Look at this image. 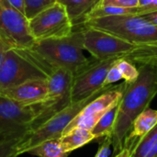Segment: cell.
<instances>
[{
	"label": "cell",
	"mask_w": 157,
	"mask_h": 157,
	"mask_svg": "<svg viewBox=\"0 0 157 157\" xmlns=\"http://www.w3.org/2000/svg\"><path fill=\"white\" fill-rule=\"evenodd\" d=\"M121 15H138L139 16V10H138V7L125 8V7H119V6H98L89 14L86 20L91 19V18H97V17H109V16H121Z\"/></svg>",
	"instance_id": "20"
},
{
	"label": "cell",
	"mask_w": 157,
	"mask_h": 157,
	"mask_svg": "<svg viewBox=\"0 0 157 157\" xmlns=\"http://www.w3.org/2000/svg\"><path fill=\"white\" fill-rule=\"evenodd\" d=\"M9 49H11V48L8 46V44L6 42V40L0 35V68H1V66L3 64V62H4L6 53V52Z\"/></svg>",
	"instance_id": "28"
},
{
	"label": "cell",
	"mask_w": 157,
	"mask_h": 157,
	"mask_svg": "<svg viewBox=\"0 0 157 157\" xmlns=\"http://www.w3.org/2000/svg\"><path fill=\"white\" fill-rule=\"evenodd\" d=\"M0 35L10 48H31L35 43L29 19L6 0H0Z\"/></svg>",
	"instance_id": "10"
},
{
	"label": "cell",
	"mask_w": 157,
	"mask_h": 157,
	"mask_svg": "<svg viewBox=\"0 0 157 157\" xmlns=\"http://www.w3.org/2000/svg\"><path fill=\"white\" fill-rule=\"evenodd\" d=\"M95 137L88 130L75 128L63 134L60 138V144L65 153H71L94 140Z\"/></svg>",
	"instance_id": "15"
},
{
	"label": "cell",
	"mask_w": 157,
	"mask_h": 157,
	"mask_svg": "<svg viewBox=\"0 0 157 157\" xmlns=\"http://www.w3.org/2000/svg\"><path fill=\"white\" fill-rule=\"evenodd\" d=\"M117 59L95 60L91 65L75 75L72 87V103L81 101L105 87L104 81L108 71Z\"/></svg>",
	"instance_id": "11"
},
{
	"label": "cell",
	"mask_w": 157,
	"mask_h": 157,
	"mask_svg": "<svg viewBox=\"0 0 157 157\" xmlns=\"http://www.w3.org/2000/svg\"><path fill=\"white\" fill-rule=\"evenodd\" d=\"M76 28H93L111 33L135 45L157 40V26L138 15L91 18Z\"/></svg>",
	"instance_id": "4"
},
{
	"label": "cell",
	"mask_w": 157,
	"mask_h": 157,
	"mask_svg": "<svg viewBox=\"0 0 157 157\" xmlns=\"http://www.w3.org/2000/svg\"><path fill=\"white\" fill-rule=\"evenodd\" d=\"M130 157H157V125L138 142Z\"/></svg>",
	"instance_id": "18"
},
{
	"label": "cell",
	"mask_w": 157,
	"mask_h": 157,
	"mask_svg": "<svg viewBox=\"0 0 157 157\" xmlns=\"http://www.w3.org/2000/svg\"><path fill=\"white\" fill-rule=\"evenodd\" d=\"M98 6H113L125 8H134L139 6V0H100Z\"/></svg>",
	"instance_id": "24"
},
{
	"label": "cell",
	"mask_w": 157,
	"mask_h": 157,
	"mask_svg": "<svg viewBox=\"0 0 157 157\" xmlns=\"http://www.w3.org/2000/svg\"><path fill=\"white\" fill-rule=\"evenodd\" d=\"M139 76L126 87L119 103V110L110 135L115 155L125 148L127 137L135 119L148 109L157 95V65L141 64Z\"/></svg>",
	"instance_id": "1"
},
{
	"label": "cell",
	"mask_w": 157,
	"mask_h": 157,
	"mask_svg": "<svg viewBox=\"0 0 157 157\" xmlns=\"http://www.w3.org/2000/svg\"><path fill=\"white\" fill-rule=\"evenodd\" d=\"M0 95L24 105H36L46 99L48 95V82L47 79L27 81L0 92Z\"/></svg>",
	"instance_id": "12"
},
{
	"label": "cell",
	"mask_w": 157,
	"mask_h": 157,
	"mask_svg": "<svg viewBox=\"0 0 157 157\" xmlns=\"http://www.w3.org/2000/svg\"><path fill=\"white\" fill-rule=\"evenodd\" d=\"M121 79H122L121 72L119 66L116 64V61H115V63L111 65V67L108 71V74H107L105 81H104V86H112L113 84L117 83L118 81H120Z\"/></svg>",
	"instance_id": "23"
},
{
	"label": "cell",
	"mask_w": 157,
	"mask_h": 157,
	"mask_svg": "<svg viewBox=\"0 0 157 157\" xmlns=\"http://www.w3.org/2000/svg\"><path fill=\"white\" fill-rule=\"evenodd\" d=\"M157 125V109H146L133 121L132 130L127 137L125 148L133 151L138 142Z\"/></svg>",
	"instance_id": "13"
},
{
	"label": "cell",
	"mask_w": 157,
	"mask_h": 157,
	"mask_svg": "<svg viewBox=\"0 0 157 157\" xmlns=\"http://www.w3.org/2000/svg\"><path fill=\"white\" fill-rule=\"evenodd\" d=\"M139 16L157 11V0H139Z\"/></svg>",
	"instance_id": "26"
},
{
	"label": "cell",
	"mask_w": 157,
	"mask_h": 157,
	"mask_svg": "<svg viewBox=\"0 0 157 157\" xmlns=\"http://www.w3.org/2000/svg\"><path fill=\"white\" fill-rule=\"evenodd\" d=\"M123 57L139 65H157V40L135 45L134 49Z\"/></svg>",
	"instance_id": "16"
},
{
	"label": "cell",
	"mask_w": 157,
	"mask_h": 157,
	"mask_svg": "<svg viewBox=\"0 0 157 157\" xmlns=\"http://www.w3.org/2000/svg\"><path fill=\"white\" fill-rule=\"evenodd\" d=\"M119 103L115 104L109 110H107L105 114L98 121V123L95 125V127L90 131L92 134L94 135L95 139L108 137L112 134L116 119H117V115H118Z\"/></svg>",
	"instance_id": "17"
},
{
	"label": "cell",
	"mask_w": 157,
	"mask_h": 157,
	"mask_svg": "<svg viewBox=\"0 0 157 157\" xmlns=\"http://www.w3.org/2000/svg\"><path fill=\"white\" fill-rule=\"evenodd\" d=\"M28 154L38 157H68L69 155V153L63 150L59 139L45 141L29 150Z\"/></svg>",
	"instance_id": "19"
},
{
	"label": "cell",
	"mask_w": 157,
	"mask_h": 157,
	"mask_svg": "<svg viewBox=\"0 0 157 157\" xmlns=\"http://www.w3.org/2000/svg\"><path fill=\"white\" fill-rule=\"evenodd\" d=\"M116 64L119 66L121 72L122 79H124V82L128 84L133 83L138 78L140 74L139 68L135 66L134 63L131 62L125 57H120L116 60Z\"/></svg>",
	"instance_id": "21"
},
{
	"label": "cell",
	"mask_w": 157,
	"mask_h": 157,
	"mask_svg": "<svg viewBox=\"0 0 157 157\" xmlns=\"http://www.w3.org/2000/svg\"><path fill=\"white\" fill-rule=\"evenodd\" d=\"M53 70L31 48H11L0 68V92L27 81L48 79Z\"/></svg>",
	"instance_id": "3"
},
{
	"label": "cell",
	"mask_w": 157,
	"mask_h": 157,
	"mask_svg": "<svg viewBox=\"0 0 157 157\" xmlns=\"http://www.w3.org/2000/svg\"><path fill=\"white\" fill-rule=\"evenodd\" d=\"M74 74L64 68H55L49 78L46 99L36 104L37 115L30 123L29 131L33 132L50 120L52 116L72 104V87Z\"/></svg>",
	"instance_id": "6"
},
{
	"label": "cell",
	"mask_w": 157,
	"mask_h": 157,
	"mask_svg": "<svg viewBox=\"0 0 157 157\" xmlns=\"http://www.w3.org/2000/svg\"><path fill=\"white\" fill-rule=\"evenodd\" d=\"M141 17L143 18H144L145 20H147L148 22L152 23L153 25L157 26V11H154L151 13H146V14H143L141 15Z\"/></svg>",
	"instance_id": "30"
},
{
	"label": "cell",
	"mask_w": 157,
	"mask_h": 157,
	"mask_svg": "<svg viewBox=\"0 0 157 157\" xmlns=\"http://www.w3.org/2000/svg\"><path fill=\"white\" fill-rule=\"evenodd\" d=\"M36 115V105H24L0 95V144L20 141Z\"/></svg>",
	"instance_id": "7"
},
{
	"label": "cell",
	"mask_w": 157,
	"mask_h": 157,
	"mask_svg": "<svg viewBox=\"0 0 157 157\" xmlns=\"http://www.w3.org/2000/svg\"><path fill=\"white\" fill-rule=\"evenodd\" d=\"M111 147H112V143H111L110 136L105 137L103 144L98 148L95 157H110V155H111Z\"/></svg>",
	"instance_id": "27"
},
{
	"label": "cell",
	"mask_w": 157,
	"mask_h": 157,
	"mask_svg": "<svg viewBox=\"0 0 157 157\" xmlns=\"http://www.w3.org/2000/svg\"><path fill=\"white\" fill-rule=\"evenodd\" d=\"M19 141H13L0 144V157H17L16 146Z\"/></svg>",
	"instance_id": "25"
},
{
	"label": "cell",
	"mask_w": 157,
	"mask_h": 157,
	"mask_svg": "<svg viewBox=\"0 0 157 157\" xmlns=\"http://www.w3.org/2000/svg\"><path fill=\"white\" fill-rule=\"evenodd\" d=\"M57 0H25V16L31 18L39 12L54 4Z\"/></svg>",
	"instance_id": "22"
},
{
	"label": "cell",
	"mask_w": 157,
	"mask_h": 157,
	"mask_svg": "<svg viewBox=\"0 0 157 157\" xmlns=\"http://www.w3.org/2000/svg\"><path fill=\"white\" fill-rule=\"evenodd\" d=\"M66 9L74 28L81 26L89 14L99 5L100 0H57Z\"/></svg>",
	"instance_id": "14"
},
{
	"label": "cell",
	"mask_w": 157,
	"mask_h": 157,
	"mask_svg": "<svg viewBox=\"0 0 157 157\" xmlns=\"http://www.w3.org/2000/svg\"><path fill=\"white\" fill-rule=\"evenodd\" d=\"M14 8L25 15V0H6Z\"/></svg>",
	"instance_id": "29"
},
{
	"label": "cell",
	"mask_w": 157,
	"mask_h": 157,
	"mask_svg": "<svg viewBox=\"0 0 157 157\" xmlns=\"http://www.w3.org/2000/svg\"><path fill=\"white\" fill-rule=\"evenodd\" d=\"M83 41V29L75 28L66 37L36 40L31 49L53 69L64 68L76 75L96 60L94 58L90 60L85 56Z\"/></svg>",
	"instance_id": "2"
},
{
	"label": "cell",
	"mask_w": 157,
	"mask_h": 157,
	"mask_svg": "<svg viewBox=\"0 0 157 157\" xmlns=\"http://www.w3.org/2000/svg\"><path fill=\"white\" fill-rule=\"evenodd\" d=\"M110 86H105L102 89L96 92L95 94L91 95L90 97L81 101L72 103L71 105H69L68 107H66L65 109L52 116L50 120H48L46 122L40 125L38 129H36L33 132H28L18 142V144L16 146L17 156H18L21 154L28 153L29 150L40 144L45 141L59 139L62 136L63 131L66 129V127L80 113V111L93 99H95L97 97L107 91Z\"/></svg>",
	"instance_id": "5"
},
{
	"label": "cell",
	"mask_w": 157,
	"mask_h": 157,
	"mask_svg": "<svg viewBox=\"0 0 157 157\" xmlns=\"http://www.w3.org/2000/svg\"><path fill=\"white\" fill-rule=\"evenodd\" d=\"M29 29L35 41L66 37L74 30L64 6L58 1L29 18Z\"/></svg>",
	"instance_id": "8"
},
{
	"label": "cell",
	"mask_w": 157,
	"mask_h": 157,
	"mask_svg": "<svg viewBox=\"0 0 157 157\" xmlns=\"http://www.w3.org/2000/svg\"><path fill=\"white\" fill-rule=\"evenodd\" d=\"M132 150L130 148H124L121 152H120L119 154H117L114 157H130L132 155Z\"/></svg>",
	"instance_id": "31"
},
{
	"label": "cell",
	"mask_w": 157,
	"mask_h": 157,
	"mask_svg": "<svg viewBox=\"0 0 157 157\" xmlns=\"http://www.w3.org/2000/svg\"><path fill=\"white\" fill-rule=\"evenodd\" d=\"M81 29L84 35V50L87 51L98 61L123 57L135 47V44L104 30L93 28Z\"/></svg>",
	"instance_id": "9"
}]
</instances>
